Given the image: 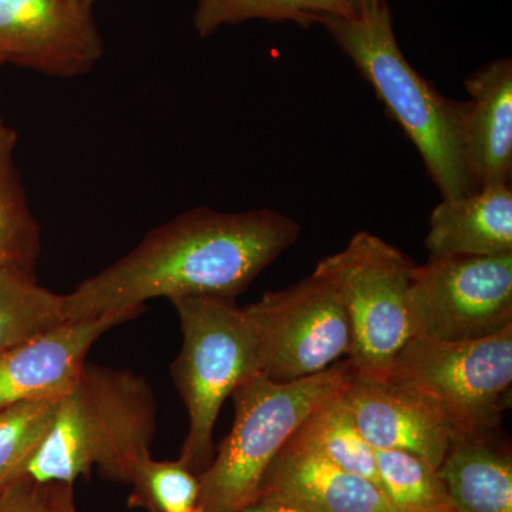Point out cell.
Listing matches in <instances>:
<instances>
[{
  "mask_svg": "<svg viewBox=\"0 0 512 512\" xmlns=\"http://www.w3.org/2000/svg\"><path fill=\"white\" fill-rule=\"evenodd\" d=\"M299 235L298 222L268 208H195L154 228L133 251L64 295L67 319L157 298L237 299Z\"/></svg>",
  "mask_w": 512,
  "mask_h": 512,
  "instance_id": "cell-1",
  "label": "cell"
},
{
  "mask_svg": "<svg viewBox=\"0 0 512 512\" xmlns=\"http://www.w3.org/2000/svg\"><path fill=\"white\" fill-rule=\"evenodd\" d=\"M156 429V397L144 377L84 363L22 477L74 484L96 467L104 480L130 483L134 464L151 451Z\"/></svg>",
  "mask_w": 512,
  "mask_h": 512,
  "instance_id": "cell-2",
  "label": "cell"
},
{
  "mask_svg": "<svg viewBox=\"0 0 512 512\" xmlns=\"http://www.w3.org/2000/svg\"><path fill=\"white\" fill-rule=\"evenodd\" d=\"M320 25L375 90L387 116L419 150L441 197H464L480 190L464 150V101L444 97L407 62L394 36L387 2L362 18L326 16Z\"/></svg>",
  "mask_w": 512,
  "mask_h": 512,
  "instance_id": "cell-3",
  "label": "cell"
},
{
  "mask_svg": "<svg viewBox=\"0 0 512 512\" xmlns=\"http://www.w3.org/2000/svg\"><path fill=\"white\" fill-rule=\"evenodd\" d=\"M355 376L350 359L318 375L276 383L255 375L231 394L235 420L210 466L198 476L205 512H239L255 504L276 454L318 407L338 396Z\"/></svg>",
  "mask_w": 512,
  "mask_h": 512,
  "instance_id": "cell-4",
  "label": "cell"
},
{
  "mask_svg": "<svg viewBox=\"0 0 512 512\" xmlns=\"http://www.w3.org/2000/svg\"><path fill=\"white\" fill-rule=\"evenodd\" d=\"M171 303L183 330L171 375L190 419L178 460L191 471H204L215 456V423L225 400L259 373L258 346L235 299L192 296Z\"/></svg>",
  "mask_w": 512,
  "mask_h": 512,
  "instance_id": "cell-5",
  "label": "cell"
},
{
  "mask_svg": "<svg viewBox=\"0 0 512 512\" xmlns=\"http://www.w3.org/2000/svg\"><path fill=\"white\" fill-rule=\"evenodd\" d=\"M416 264L370 232H357L348 247L315 269L338 289L352 330L349 359L355 377L382 379L414 338L410 284Z\"/></svg>",
  "mask_w": 512,
  "mask_h": 512,
  "instance_id": "cell-6",
  "label": "cell"
},
{
  "mask_svg": "<svg viewBox=\"0 0 512 512\" xmlns=\"http://www.w3.org/2000/svg\"><path fill=\"white\" fill-rule=\"evenodd\" d=\"M439 404L461 434L495 431L510 407L512 326L487 338H413L390 375Z\"/></svg>",
  "mask_w": 512,
  "mask_h": 512,
  "instance_id": "cell-7",
  "label": "cell"
},
{
  "mask_svg": "<svg viewBox=\"0 0 512 512\" xmlns=\"http://www.w3.org/2000/svg\"><path fill=\"white\" fill-rule=\"evenodd\" d=\"M244 312L258 346L259 375L272 382L318 375L352 353L345 305L318 269L291 288L265 292Z\"/></svg>",
  "mask_w": 512,
  "mask_h": 512,
  "instance_id": "cell-8",
  "label": "cell"
},
{
  "mask_svg": "<svg viewBox=\"0 0 512 512\" xmlns=\"http://www.w3.org/2000/svg\"><path fill=\"white\" fill-rule=\"evenodd\" d=\"M414 338L461 342L512 326V254L430 255L413 269Z\"/></svg>",
  "mask_w": 512,
  "mask_h": 512,
  "instance_id": "cell-9",
  "label": "cell"
},
{
  "mask_svg": "<svg viewBox=\"0 0 512 512\" xmlns=\"http://www.w3.org/2000/svg\"><path fill=\"white\" fill-rule=\"evenodd\" d=\"M104 52L86 0H0V59L23 69L74 79Z\"/></svg>",
  "mask_w": 512,
  "mask_h": 512,
  "instance_id": "cell-10",
  "label": "cell"
},
{
  "mask_svg": "<svg viewBox=\"0 0 512 512\" xmlns=\"http://www.w3.org/2000/svg\"><path fill=\"white\" fill-rule=\"evenodd\" d=\"M343 397L363 439L375 450L406 451L439 468L461 434L439 404L392 376H353Z\"/></svg>",
  "mask_w": 512,
  "mask_h": 512,
  "instance_id": "cell-11",
  "label": "cell"
},
{
  "mask_svg": "<svg viewBox=\"0 0 512 512\" xmlns=\"http://www.w3.org/2000/svg\"><path fill=\"white\" fill-rule=\"evenodd\" d=\"M127 306L83 319H67L0 356V409L28 400L62 399L86 363L87 352L114 326L137 318Z\"/></svg>",
  "mask_w": 512,
  "mask_h": 512,
  "instance_id": "cell-12",
  "label": "cell"
},
{
  "mask_svg": "<svg viewBox=\"0 0 512 512\" xmlns=\"http://www.w3.org/2000/svg\"><path fill=\"white\" fill-rule=\"evenodd\" d=\"M259 500L311 512H397L375 484L289 440L262 480Z\"/></svg>",
  "mask_w": 512,
  "mask_h": 512,
  "instance_id": "cell-13",
  "label": "cell"
},
{
  "mask_svg": "<svg viewBox=\"0 0 512 512\" xmlns=\"http://www.w3.org/2000/svg\"><path fill=\"white\" fill-rule=\"evenodd\" d=\"M464 150L478 188L511 184L512 60H494L476 70L466 82Z\"/></svg>",
  "mask_w": 512,
  "mask_h": 512,
  "instance_id": "cell-14",
  "label": "cell"
},
{
  "mask_svg": "<svg viewBox=\"0 0 512 512\" xmlns=\"http://www.w3.org/2000/svg\"><path fill=\"white\" fill-rule=\"evenodd\" d=\"M430 255L512 254L511 184L485 185L458 198H443L431 211Z\"/></svg>",
  "mask_w": 512,
  "mask_h": 512,
  "instance_id": "cell-15",
  "label": "cell"
},
{
  "mask_svg": "<svg viewBox=\"0 0 512 512\" xmlns=\"http://www.w3.org/2000/svg\"><path fill=\"white\" fill-rule=\"evenodd\" d=\"M437 471L456 512H512V457L495 431L458 434Z\"/></svg>",
  "mask_w": 512,
  "mask_h": 512,
  "instance_id": "cell-16",
  "label": "cell"
},
{
  "mask_svg": "<svg viewBox=\"0 0 512 512\" xmlns=\"http://www.w3.org/2000/svg\"><path fill=\"white\" fill-rule=\"evenodd\" d=\"M343 392L318 407L289 440L382 490L375 448L357 429Z\"/></svg>",
  "mask_w": 512,
  "mask_h": 512,
  "instance_id": "cell-17",
  "label": "cell"
},
{
  "mask_svg": "<svg viewBox=\"0 0 512 512\" xmlns=\"http://www.w3.org/2000/svg\"><path fill=\"white\" fill-rule=\"evenodd\" d=\"M18 136L0 119V268L36 272L40 227L15 164Z\"/></svg>",
  "mask_w": 512,
  "mask_h": 512,
  "instance_id": "cell-18",
  "label": "cell"
},
{
  "mask_svg": "<svg viewBox=\"0 0 512 512\" xmlns=\"http://www.w3.org/2000/svg\"><path fill=\"white\" fill-rule=\"evenodd\" d=\"M64 320V295L40 285L32 272L0 268V356Z\"/></svg>",
  "mask_w": 512,
  "mask_h": 512,
  "instance_id": "cell-19",
  "label": "cell"
},
{
  "mask_svg": "<svg viewBox=\"0 0 512 512\" xmlns=\"http://www.w3.org/2000/svg\"><path fill=\"white\" fill-rule=\"evenodd\" d=\"M326 16L355 18L345 0H200L194 28L201 37L214 35L224 26L254 19L293 22L309 28Z\"/></svg>",
  "mask_w": 512,
  "mask_h": 512,
  "instance_id": "cell-20",
  "label": "cell"
},
{
  "mask_svg": "<svg viewBox=\"0 0 512 512\" xmlns=\"http://www.w3.org/2000/svg\"><path fill=\"white\" fill-rule=\"evenodd\" d=\"M382 491L397 512H456L437 468L397 450H375Z\"/></svg>",
  "mask_w": 512,
  "mask_h": 512,
  "instance_id": "cell-21",
  "label": "cell"
},
{
  "mask_svg": "<svg viewBox=\"0 0 512 512\" xmlns=\"http://www.w3.org/2000/svg\"><path fill=\"white\" fill-rule=\"evenodd\" d=\"M59 400H28L0 409V491L25 473L55 421Z\"/></svg>",
  "mask_w": 512,
  "mask_h": 512,
  "instance_id": "cell-22",
  "label": "cell"
},
{
  "mask_svg": "<svg viewBox=\"0 0 512 512\" xmlns=\"http://www.w3.org/2000/svg\"><path fill=\"white\" fill-rule=\"evenodd\" d=\"M133 493L128 507L150 512H185L198 505L200 480L194 471L177 461H158L151 451L140 456L131 471Z\"/></svg>",
  "mask_w": 512,
  "mask_h": 512,
  "instance_id": "cell-23",
  "label": "cell"
},
{
  "mask_svg": "<svg viewBox=\"0 0 512 512\" xmlns=\"http://www.w3.org/2000/svg\"><path fill=\"white\" fill-rule=\"evenodd\" d=\"M0 512H52L45 485L20 477L0 491Z\"/></svg>",
  "mask_w": 512,
  "mask_h": 512,
  "instance_id": "cell-24",
  "label": "cell"
},
{
  "mask_svg": "<svg viewBox=\"0 0 512 512\" xmlns=\"http://www.w3.org/2000/svg\"><path fill=\"white\" fill-rule=\"evenodd\" d=\"M45 485L47 503L52 512H77L74 505L73 484L49 483Z\"/></svg>",
  "mask_w": 512,
  "mask_h": 512,
  "instance_id": "cell-25",
  "label": "cell"
},
{
  "mask_svg": "<svg viewBox=\"0 0 512 512\" xmlns=\"http://www.w3.org/2000/svg\"><path fill=\"white\" fill-rule=\"evenodd\" d=\"M239 512H311L296 507V505L281 503L274 500H258Z\"/></svg>",
  "mask_w": 512,
  "mask_h": 512,
  "instance_id": "cell-26",
  "label": "cell"
},
{
  "mask_svg": "<svg viewBox=\"0 0 512 512\" xmlns=\"http://www.w3.org/2000/svg\"><path fill=\"white\" fill-rule=\"evenodd\" d=\"M345 2L355 18H362V16L375 12L386 3V0H345Z\"/></svg>",
  "mask_w": 512,
  "mask_h": 512,
  "instance_id": "cell-27",
  "label": "cell"
},
{
  "mask_svg": "<svg viewBox=\"0 0 512 512\" xmlns=\"http://www.w3.org/2000/svg\"><path fill=\"white\" fill-rule=\"evenodd\" d=\"M185 512H205L204 510H202V508L200 507V505H195L194 508H191V510H188V511H185Z\"/></svg>",
  "mask_w": 512,
  "mask_h": 512,
  "instance_id": "cell-28",
  "label": "cell"
},
{
  "mask_svg": "<svg viewBox=\"0 0 512 512\" xmlns=\"http://www.w3.org/2000/svg\"><path fill=\"white\" fill-rule=\"evenodd\" d=\"M87 3H89V5H93L94 2H96V0H86Z\"/></svg>",
  "mask_w": 512,
  "mask_h": 512,
  "instance_id": "cell-29",
  "label": "cell"
},
{
  "mask_svg": "<svg viewBox=\"0 0 512 512\" xmlns=\"http://www.w3.org/2000/svg\"><path fill=\"white\" fill-rule=\"evenodd\" d=\"M3 64H5V63H3V62H2V59H0V67H2V66H3Z\"/></svg>",
  "mask_w": 512,
  "mask_h": 512,
  "instance_id": "cell-30",
  "label": "cell"
}]
</instances>
